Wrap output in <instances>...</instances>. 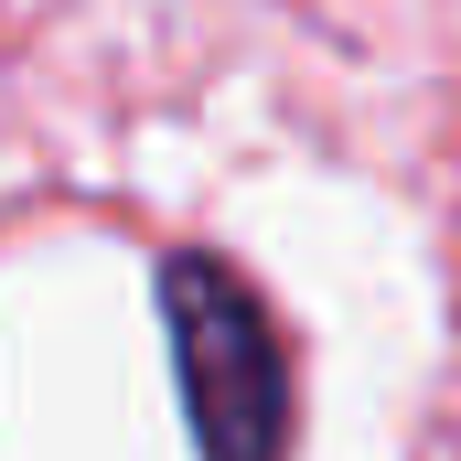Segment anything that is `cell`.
Listing matches in <instances>:
<instances>
[{
	"label": "cell",
	"instance_id": "obj_1",
	"mask_svg": "<svg viewBox=\"0 0 461 461\" xmlns=\"http://www.w3.org/2000/svg\"><path fill=\"white\" fill-rule=\"evenodd\" d=\"M161 333L183 365V419H194V451L204 461H279L290 451V344H279V312L236 279L215 247H172L161 258Z\"/></svg>",
	"mask_w": 461,
	"mask_h": 461
}]
</instances>
